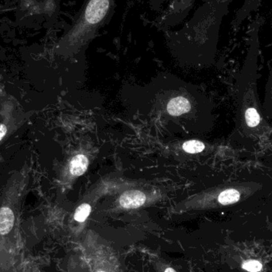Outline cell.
<instances>
[{"mask_svg": "<svg viewBox=\"0 0 272 272\" xmlns=\"http://www.w3.org/2000/svg\"><path fill=\"white\" fill-rule=\"evenodd\" d=\"M238 80L236 127L245 138L265 143L272 127L267 123L257 90V49L252 46Z\"/></svg>", "mask_w": 272, "mask_h": 272, "instance_id": "obj_1", "label": "cell"}, {"mask_svg": "<svg viewBox=\"0 0 272 272\" xmlns=\"http://www.w3.org/2000/svg\"><path fill=\"white\" fill-rule=\"evenodd\" d=\"M109 8V0H91L85 11V19L91 24H96L105 18Z\"/></svg>", "mask_w": 272, "mask_h": 272, "instance_id": "obj_2", "label": "cell"}, {"mask_svg": "<svg viewBox=\"0 0 272 272\" xmlns=\"http://www.w3.org/2000/svg\"><path fill=\"white\" fill-rule=\"evenodd\" d=\"M145 201V194L138 190L125 192L120 198V206L125 209L139 208Z\"/></svg>", "mask_w": 272, "mask_h": 272, "instance_id": "obj_3", "label": "cell"}, {"mask_svg": "<svg viewBox=\"0 0 272 272\" xmlns=\"http://www.w3.org/2000/svg\"><path fill=\"white\" fill-rule=\"evenodd\" d=\"M263 1V0H245L235 15L234 23L235 27H240L245 19L259 8Z\"/></svg>", "mask_w": 272, "mask_h": 272, "instance_id": "obj_4", "label": "cell"}, {"mask_svg": "<svg viewBox=\"0 0 272 272\" xmlns=\"http://www.w3.org/2000/svg\"><path fill=\"white\" fill-rule=\"evenodd\" d=\"M191 105L186 98L179 96L171 99L168 104L167 111L171 116H179L189 112Z\"/></svg>", "mask_w": 272, "mask_h": 272, "instance_id": "obj_5", "label": "cell"}, {"mask_svg": "<svg viewBox=\"0 0 272 272\" xmlns=\"http://www.w3.org/2000/svg\"><path fill=\"white\" fill-rule=\"evenodd\" d=\"M15 216L12 210L8 207L0 209V235H7L13 228Z\"/></svg>", "mask_w": 272, "mask_h": 272, "instance_id": "obj_6", "label": "cell"}, {"mask_svg": "<svg viewBox=\"0 0 272 272\" xmlns=\"http://www.w3.org/2000/svg\"><path fill=\"white\" fill-rule=\"evenodd\" d=\"M88 165V158L85 155H76L70 162V172L74 176H81L87 171Z\"/></svg>", "mask_w": 272, "mask_h": 272, "instance_id": "obj_7", "label": "cell"}, {"mask_svg": "<svg viewBox=\"0 0 272 272\" xmlns=\"http://www.w3.org/2000/svg\"><path fill=\"white\" fill-rule=\"evenodd\" d=\"M263 111L267 116H272V69L269 75L268 81L265 88L264 101H263Z\"/></svg>", "mask_w": 272, "mask_h": 272, "instance_id": "obj_8", "label": "cell"}, {"mask_svg": "<svg viewBox=\"0 0 272 272\" xmlns=\"http://www.w3.org/2000/svg\"><path fill=\"white\" fill-rule=\"evenodd\" d=\"M206 146L202 142L197 140H190L183 144V149L186 152L190 154H197L204 151Z\"/></svg>", "mask_w": 272, "mask_h": 272, "instance_id": "obj_9", "label": "cell"}, {"mask_svg": "<svg viewBox=\"0 0 272 272\" xmlns=\"http://www.w3.org/2000/svg\"><path fill=\"white\" fill-rule=\"evenodd\" d=\"M91 213V206L88 204H82L80 206L74 214V219L78 222L85 221Z\"/></svg>", "mask_w": 272, "mask_h": 272, "instance_id": "obj_10", "label": "cell"}, {"mask_svg": "<svg viewBox=\"0 0 272 272\" xmlns=\"http://www.w3.org/2000/svg\"><path fill=\"white\" fill-rule=\"evenodd\" d=\"M241 267L249 272H259L263 268V265L258 260H247L241 265Z\"/></svg>", "mask_w": 272, "mask_h": 272, "instance_id": "obj_11", "label": "cell"}, {"mask_svg": "<svg viewBox=\"0 0 272 272\" xmlns=\"http://www.w3.org/2000/svg\"><path fill=\"white\" fill-rule=\"evenodd\" d=\"M7 133V127L4 124H0V141L4 138Z\"/></svg>", "mask_w": 272, "mask_h": 272, "instance_id": "obj_12", "label": "cell"}, {"mask_svg": "<svg viewBox=\"0 0 272 272\" xmlns=\"http://www.w3.org/2000/svg\"><path fill=\"white\" fill-rule=\"evenodd\" d=\"M164 272H176L173 268L171 267H168V268L165 269V271Z\"/></svg>", "mask_w": 272, "mask_h": 272, "instance_id": "obj_13", "label": "cell"}]
</instances>
